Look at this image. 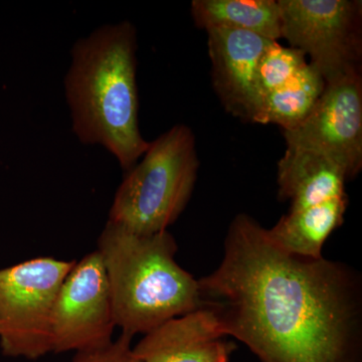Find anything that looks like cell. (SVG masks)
Segmentation results:
<instances>
[{"instance_id":"obj_6","label":"cell","mask_w":362,"mask_h":362,"mask_svg":"<svg viewBox=\"0 0 362 362\" xmlns=\"http://www.w3.org/2000/svg\"><path fill=\"white\" fill-rule=\"evenodd\" d=\"M281 37L310 57L325 82L361 73L362 2L278 0Z\"/></svg>"},{"instance_id":"obj_10","label":"cell","mask_w":362,"mask_h":362,"mask_svg":"<svg viewBox=\"0 0 362 362\" xmlns=\"http://www.w3.org/2000/svg\"><path fill=\"white\" fill-rule=\"evenodd\" d=\"M226 337L216 313L204 305L146 333L132 352L140 362H223L235 349Z\"/></svg>"},{"instance_id":"obj_11","label":"cell","mask_w":362,"mask_h":362,"mask_svg":"<svg viewBox=\"0 0 362 362\" xmlns=\"http://www.w3.org/2000/svg\"><path fill=\"white\" fill-rule=\"evenodd\" d=\"M347 180L337 161L310 150L287 147L278 162L279 197L291 202V211L344 197Z\"/></svg>"},{"instance_id":"obj_1","label":"cell","mask_w":362,"mask_h":362,"mask_svg":"<svg viewBox=\"0 0 362 362\" xmlns=\"http://www.w3.org/2000/svg\"><path fill=\"white\" fill-rule=\"evenodd\" d=\"M199 286L226 337L261 362H361L358 273L281 251L246 214L230 223L220 266Z\"/></svg>"},{"instance_id":"obj_15","label":"cell","mask_w":362,"mask_h":362,"mask_svg":"<svg viewBox=\"0 0 362 362\" xmlns=\"http://www.w3.org/2000/svg\"><path fill=\"white\" fill-rule=\"evenodd\" d=\"M307 65L306 56L299 49L271 42L257 66L256 84L259 100L262 101L266 95L284 87Z\"/></svg>"},{"instance_id":"obj_3","label":"cell","mask_w":362,"mask_h":362,"mask_svg":"<svg viewBox=\"0 0 362 362\" xmlns=\"http://www.w3.org/2000/svg\"><path fill=\"white\" fill-rule=\"evenodd\" d=\"M116 327L133 337L204 306L199 280L178 265L168 230L138 235L107 221L98 240Z\"/></svg>"},{"instance_id":"obj_14","label":"cell","mask_w":362,"mask_h":362,"mask_svg":"<svg viewBox=\"0 0 362 362\" xmlns=\"http://www.w3.org/2000/svg\"><path fill=\"white\" fill-rule=\"evenodd\" d=\"M325 81L308 63L303 70L280 89L262 99L254 122L276 124L283 131L295 129L308 118L322 95Z\"/></svg>"},{"instance_id":"obj_17","label":"cell","mask_w":362,"mask_h":362,"mask_svg":"<svg viewBox=\"0 0 362 362\" xmlns=\"http://www.w3.org/2000/svg\"><path fill=\"white\" fill-rule=\"evenodd\" d=\"M223 362H230V361H223Z\"/></svg>"},{"instance_id":"obj_5","label":"cell","mask_w":362,"mask_h":362,"mask_svg":"<svg viewBox=\"0 0 362 362\" xmlns=\"http://www.w3.org/2000/svg\"><path fill=\"white\" fill-rule=\"evenodd\" d=\"M76 262L44 257L0 270V347L4 356L33 361L52 352L54 300Z\"/></svg>"},{"instance_id":"obj_9","label":"cell","mask_w":362,"mask_h":362,"mask_svg":"<svg viewBox=\"0 0 362 362\" xmlns=\"http://www.w3.org/2000/svg\"><path fill=\"white\" fill-rule=\"evenodd\" d=\"M206 32L216 95L228 113L254 122L261 103L257 66L266 47L275 40L230 28H214Z\"/></svg>"},{"instance_id":"obj_12","label":"cell","mask_w":362,"mask_h":362,"mask_svg":"<svg viewBox=\"0 0 362 362\" xmlns=\"http://www.w3.org/2000/svg\"><path fill=\"white\" fill-rule=\"evenodd\" d=\"M349 199L346 195L300 209L290 211L272 228L271 242L281 251L308 259L322 258L324 244L342 225Z\"/></svg>"},{"instance_id":"obj_13","label":"cell","mask_w":362,"mask_h":362,"mask_svg":"<svg viewBox=\"0 0 362 362\" xmlns=\"http://www.w3.org/2000/svg\"><path fill=\"white\" fill-rule=\"evenodd\" d=\"M192 16L202 30L230 28L282 39L278 0H194Z\"/></svg>"},{"instance_id":"obj_16","label":"cell","mask_w":362,"mask_h":362,"mask_svg":"<svg viewBox=\"0 0 362 362\" xmlns=\"http://www.w3.org/2000/svg\"><path fill=\"white\" fill-rule=\"evenodd\" d=\"M132 337L125 334L102 349L76 352L71 362H140L131 347Z\"/></svg>"},{"instance_id":"obj_2","label":"cell","mask_w":362,"mask_h":362,"mask_svg":"<svg viewBox=\"0 0 362 362\" xmlns=\"http://www.w3.org/2000/svg\"><path fill=\"white\" fill-rule=\"evenodd\" d=\"M136 52L132 23L100 26L74 44L64 82L74 134L110 152L125 173L149 146L139 128Z\"/></svg>"},{"instance_id":"obj_4","label":"cell","mask_w":362,"mask_h":362,"mask_svg":"<svg viewBox=\"0 0 362 362\" xmlns=\"http://www.w3.org/2000/svg\"><path fill=\"white\" fill-rule=\"evenodd\" d=\"M141 158L126 171L108 221L138 235H154L168 230L192 197L199 168L194 133L178 124L149 142Z\"/></svg>"},{"instance_id":"obj_8","label":"cell","mask_w":362,"mask_h":362,"mask_svg":"<svg viewBox=\"0 0 362 362\" xmlns=\"http://www.w3.org/2000/svg\"><path fill=\"white\" fill-rule=\"evenodd\" d=\"M287 147L310 150L341 165L347 177L362 168V77L352 73L325 82L308 118L285 131Z\"/></svg>"},{"instance_id":"obj_7","label":"cell","mask_w":362,"mask_h":362,"mask_svg":"<svg viewBox=\"0 0 362 362\" xmlns=\"http://www.w3.org/2000/svg\"><path fill=\"white\" fill-rule=\"evenodd\" d=\"M115 327L110 286L96 250L76 262L59 287L52 308V352L102 349L113 341Z\"/></svg>"}]
</instances>
